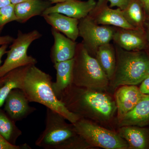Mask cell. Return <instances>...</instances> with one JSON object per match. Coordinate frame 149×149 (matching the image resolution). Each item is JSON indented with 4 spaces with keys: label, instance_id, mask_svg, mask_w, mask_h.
Masks as SVG:
<instances>
[{
    "label": "cell",
    "instance_id": "cell-29",
    "mask_svg": "<svg viewBox=\"0 0 149 149\" xmlns=\"http://www.w3.org/2000/svg\"><path fill=\"white\" fill-rule=\"evenodd\" d=\"M147 44H148V49L146 51L147 52H149V17L147 18L145 28Z\"/></svg>",
    "mask_w": 149,
    "mask_h": 149
},
{
    "label": "cell",
    "instance_id": "cell-27",
    "mask_svg": "<svg viewBox=\"0 0 149 149\" xmlns=\"http://www.w3.org/2000/svg\"><path fill=\"white\" fill-rule=\"evenodd\" d=\"M110 3L109 6L113 8L116 7L121 10L124 9L128 5L130 0H108Z\"/></svg>",
    "mask_w": 149,
    "mask_h": 149
},
{
    "label": "cell",
    "instance_id": "cell-1",
    "mask_svg": "<svg viewBox=\"0 0 149 149\" xmlns=\"http://www.w3.org/2000/svg\"><path fill=\"white\" fill-rule=\"evenodd\" d=\"M100 91L72 84L58 99L68 110L80 118L105 122L112 118L117 107L110 96Z\"/></svg>",
    "mask_w": 149,
    "mask_h": 149
},
{
    "label": "cell",
    "instance_id": "cell-10",
    "mask_svg": "<svg viewBox=\"0 0 149 149\" xmlns=\"http://www.w3.org/2000/svg\"><path fill=\"white\" fill-rule=\"evenodd\" d=\"M112 40L114 44L126 51H146L148 49L145 30L115 27Z\"/></svg>",
    "mask_w": 149,
    "mask_h": 149
},
{
    "label": "cell",
    "instance_id": "cell-20",
    "mask_svg": "<svg viewBox=\"0 0 149 149\" xmlns=\"http://www.w3.org/2000/svg\"><path fill=\"white\" fill-rule=\"evenodd\" d=\"M52 3L47 0H28L15 5V13L18 20L24 23L34 17L42 15Z\"/></svg>",
    "mask_w": 149,
    "mask_h": 149
},
{
    "label": "cell",
    "instance_id": "cell-9",
    "mask_svg": "<svg viewBox=\"0 0 149 149\" xmlns=\"http://www.w3.org/2000/svg\"><path fill=\"white\" fill-rule=\"evenodd\" d=\"M108 0H97L88 16L97 24L113 27L136 29L127 22L120 8L114 9L108 5Z\"/></svg>",
    "mask_w": 149,
    "mask_h": 149
},
{
    "label": "cell",
    "instance_id": "cell-25",
    "mask_svg": "<svg viewBox=\"0 0 149 149\" xmlns=\"http://www.w3.org/2000/svg\"><path fill=\"white\" fill-rule=\"evenodd\" d=\"M31 149L27 144L21 146H16L6 140L0 134V149Z\"/></svg>",
    "mask_w": 149,
    "mask_h": 149
},
{
    "label": "cell",
    "instance_id": "cell-7",
    "mask_svg": "<svg viewBox=\"0 0 149 149\" xmlns=\"http://www.w3.org/2000/svg\"><path fill=\"white\" fill-rule=\"evenodd\" d=\"M42 36L37 30L27 33L18 31L17 37L13 40L10 49L7 52L6 58L0 66V79L14 69L37 63L36 59L28 55L27 50L31 44Z\"/></svg>",
    "mask_w": 149,
    "mask_h": 149
},
{
    "label": "cell",
    "instance_id": "cell-14",
    "mask_svg": "<svg viewBox=\"0 0 149 149\" xmlns=\"http://www.w3.org/2000/svg\"><path fill=\"white\" fill-rule=\"evenodd\" d=\"M52 33L54 39L50 54L52 62L55 63L73 58L77 43L53 27Z\"/></svg>",
    "mask_w": 149,
    "mask_h": 149
},
{
    "label": "cell",
    "instance_id": "cell-5",
    "mask_svg": "<svg viewBox=\"0 0 149 149\" xmlns=\"http://www.w3.org/2000/svg\"><path fill=\"white\" fill-rule=\"evenodd\" d=\"M72 84L99 91L105 90L109 84V79L97 59L90 54L82 42L76 46Z\"/></svg>",
    "mask_w": 149,
    "mask_h": 149
},
{
    "label": "cell",
    "instance_id": "cell-24",
    "mask_svg": "<svg viewBox=\"0 0 149 149\" xmlns=\"http://www.w3.org/2000/svg\"><path fill=\"white\" fill-rule=\"evenodd\" d=\"M15 5H9L0 8V28L11 22L17 21L15 13Z\"/></svg>",
    "mask_w": 149,
    "mask_h": 149
},
{
    "label": "cell",
    "instance_id": "cell-11",
    "mask_svg": "<svg viewBox=\"0 0 149 149\" xmlns=\"http://www.w3.org/2000/svg\"><path fill=\"white\" fill-rule=\"evenodd\" d=\"M29 102L23 91L20 89H14L6 99L5 110L15 122L22 120L37 110L34 107L30 106Z\"/></svg>",
    "mask_w": 149,
    "mask_h": 149
},
{
    "label": "cell",
    "instance_id": "cell-31",
    "mask_svg": "<svg viewBox=\"0 0 149 149\" xmlns=\"http://www.w3.org/2000/svg\"><path fill=\"white\" fill-rule=\"evenodd\" d=\"M10 4V0H0V8L9 5Z\"/></svg>",
    "mask_w": 149,
    "mask_h": 149
},
{
    "label": "cell",
    "instance_id": "cell-6",
    "mask_svg": "<svg viewBox=\"0 0 149 149\" xmlns=\"http://www.w3.org/2000/svg\"><path fill=\"white\" fill-rule=\"evenodd\" d=\"M74 130L88 146L106 149H127L128 143L120 136L86 118H81L73 124Z\"/></svg>",
    "mask_w": 149,
    "mask_h": 149
},
{
    "label": "cell",
    "instance_id": "cell-34",
    "mask_svg": "<svg viewBox=\"0 0 149 149\" xmlns=\"http://www.w3.org/2000/svg\"><path fill=\"white\" fill-rule=\"evenodd\" d=\"M148 76H149V67L148 70Z\"/></svg>",
    "mask_w": 149,
    "mask_h": 149
},
{
    "label": "cell",
    "instance_id": "cell-18",
    "mask_svg": "<svg viewBox=\"0 0 149 149\" xmlns=\"http://www.w3.org/2000/svg\"><path fill=\"white\" fill-rule=\"evenodd\" d=\"M73 64L74 58L54 63L56 74V82H53L52 87L54 93L58 99L63 91L72 84Z\"/></svg>",
    "mask_w": 149,
    "mask_h": 149
},
{
    "label": "cell",
    "instance_id": "cell-19",
    "mask_svg": "<svg viewBox=\"0 0 149 149\" xmlns=\"http://www.w3.org/2000/svg\"><path fill=\"white\" fill-rule=\"evenodd\" d=\"M119 135L128 143L129 148H147L149 143V135L146 129L135 125L120 127Z\"/></svg>",
    "mask_w": 149,
    "mask_h": 149
},
{
    "label": "cell",
    "instance_id": "cell-4",
    "mask_svg": "<svg viewBox=\"0 0 149 149\" xmlns=\"http://www.w3.org/2000/svg\"><path fill=\"white\" fill-rule=\"evenodd\" d=\"M116 65L110 80L112 89L123 85H136L148 76L149 54L146 51H128L114 45Z\"/></svg>",
    "mask_w": 149,
    "mask_h": 149
},
{
    "label": "cell",
    "instance_id": "cell-26",
    "mask_svg": "<svg viewBox=\"0 0 149 149\" xmlns=\"http://www.w3.org/2000/svg\"><path fill=\"white\" fill-rule=\"evenodd\" d=\"M13 40V38L9 36L0 37V66L1 63L2 57L6 52V51L7 47V44L11 42Z\"/></svg>",
    "mask_w": 149,
    "mask_h": 149
},
{
    "label": "cell",
    "instance_id": "cell-8",
    "mask_svg": "<svg viewBox=\"0 0 149 149\" xmlns=\"http://www.w3.org/2000/svg\"><path fill=\"white\" fill-rule=\"evenodd\" d=\"M115 27L100 26L88 15L79 19V37L83 39L85 48L91 55L95 57L100 47L110 42L112 40Z\"/></svg>",
    "mask_w": 149,
    "mask_h": 149
},
{
    "label": "cell",
    "instance_id": "cell-33",
    "mask_svg": "<svg viewBox=\"0 0 149 149\" xmlns=\"http://www.w3.org/2000/svg\"><path fill=\"white\" fill-rule=\"evenodd\" d=\"M47 1H49L52 4H56L58 3L63 2L68 0H47Z\"/></svg>",
    "mask_w": 149,
    "mask_h": 149
},
{
    "label": "cell",
    "instance_id": "cell-16",
    "mask_svg": "<svg viewBox=\"0 0 149 149\" xmlns=\"http://www.w3.org/2000/svg\"><path fill=\"white\" fill-rule=\"evenodd\" d=\"M30 65L14 69L0 79V108L4 104L11 91L14 89H22L25 76Z\"/></svg>",
    "mask_w": 149,
    "mask_h": 149
},
{
    "label": "cell",
    "instance_id": "cell-22",
    "mask_svg": "<svg viewBox=\"0 0 149 149\" xmlns=\"http://www.w3.org/2000/svg\"><path fill=\"white\" fill-rule=\"evenodd\" d=\"M121 12L125 20L131 26L145 30L148 17L139 0H130L128 5Z\"/></svg>",
    "mask_w": 149,
    "mask_h": 149
},
{
    "label": "cell",
    "instance_id": "cell-30",
    "mask_svg": "<svg viewBox=\"0 0 149 149\" xmlns=\"http://www.w3.org/2000/svg\"><path fill=\"white\" fill-rule=\"evenodd\" d=\"M145 10L148 17H149V0H139Z\"/></svg>",
    "mask_w": 149,
    "mask_h": 149
},
{
    "label": "cell",
    "instance_id": "cell-21",
    "mask_svg": "<svg viewBox=\"0 0 149 149\" xmlns=\"http://www.w3.org/2000/svg\"><path fill=\"white\" fill-rule=\"evenodd\" d=\"M95 58L110 81L114 74L116 65L114 45L109 43L101 46L98 49Z\"/></svg>",
    "mask_w": 149,
    "mask_h": 149
},
{
    "label": "cell",
    "instance_id": "cell-28",
    "mask_svg": "<svg viewBox=\"0 0 149 149\" xmlns=\"http://www.w3.org/2000/svg\"><path fill=\"white\" fill-rule=\"evenodd\" d=\"M141 83L140 92L144 95H149V76H147Z\"/></svg>",
    "mask_w": 149,
    "mask_h": 149
},
{
    "label": "cell",
    "instance_id": "cell-2",
    "mask_svg": "<svg viewBox=\"0 0 149 149\" xmlns=\"http://www.w3.org/2000/svg\"><path fill=\"white\" fill-rule=\"evenodd\" d=\"M51 75L39 69L35 65H30L27 72L23 91L28 100L45 106L58 113L70 123L74 124L81 118L67 109L56 96L52 87Z\"/></svg>",
    "mask_w": 149,
    "mask_h": 149
},
{
    "label": "cell",
    "instance_id": "cell-15",
    "mask_svg": "<svg viewBox=\"0 0 149 149\" xmlns=\"http://www.w3.org/2000/svg\"><path fill=\"white\" fill-rule=\"evenodd\" d=\"M42 16L53 28L73 41L75 42L77 40L79 37V19L57 13L43 14Z\"/></svg>",
    "mask_w": 149,
    "mask_h": 149
},
{
    "label": "cell",
    "instance_id": "cell-12",
    "mask_svg": "<svg viewBox=\"0 0 149 149\" xmlns=\"http://www.w3.org/2000/svg\"><path fill=\"white\" fill-rule=\"evenodd\" d=\"M96 3L95 0H68L49 7L42 15L57 13L79 20L88 16Z\"/></svg>",
    "mask_w": 149,
    "mask_h": 149
},
{
    "label": "cell",
    "instance_id": "cell-13",
    "mask_svg": "<svg viewBox=\"0 0 149 149\" xmlns=\"http://www.w3.org/2000/svg\"><path fill=\"white\" fill-rule=\"evenodd\" d=\"M147 95L142 94L136 85H123L115 94L118 118L121 119Z\"/></svg>",
    "mask_w": 149,
    "mask_h": 149
},
{
    "label": "cell",
    "instance_id": "cell-3",
    "mask_svg": "<svg viewBox=\"0 0 149 149\" xmlns=\"http://www.w3.org/2000/svg\"><path fill=\"white\" fill-rule=\"evenodd\" d=\"M66 120L58 113L47 108L45 127L35 141V145L45 149H83L88 147L76 133L73 124H68Z\"/></svg>",
    "mask_w": 149,
    "mask_h": 149
},
{
    "label": "cell",
    "instance_id": "cell-23",
    "mask_svg": "<svg viewBox=\"0 0 149 149\" xmlns=\"http://www.w3.org/2000/svg\"><path fill=\"white\" fill-rule=\"evenodd\" d=\"M0 134L6 140L15 145L17 139L22 133L9 116L0 109Z\"/></svg>",
    "mask_w": 149,
    "mask_h": 149
},
{
    "label": "cell",
    "instance_id": "cell-17",
    "mask_svg": "<svg viewBox=\"0 0 149 149\" xmlns=\"http://www.w3.org/2000/svg\"><path fill=\"white\" fill-rule=\"evenodd\" d=\"M120 127L128 125L143 127L149 123V95H146L135 107L118 120Z\"/></svg>",
    "mask_w": 149,
    "mask_h": 149
},
{
    "label": "cell",
    "instance_id": "cell-32",
    "mask_svg": "<svg viewBox=\"0 0 149 149\" xmlns=\"http://www.w3.org/2000/svg\"><path fill=\"white\" fill-rule=\"evenodd\" d=\"M28 0H10L11 3L13 4L16 5L20 3L24 2Z\"/></svg>",
    "mask_w": 149,
    "mask_h": 149
}]
</instances>
